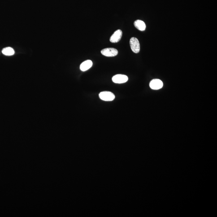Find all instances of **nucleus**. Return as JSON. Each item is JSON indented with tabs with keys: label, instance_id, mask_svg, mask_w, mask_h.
Here are the masks:
<instances>
[{
	"label": "nucleus",
	"instance_id": "f257e3e1",
	"mask_svg": "<svg viewBox=\"0 0 217 217\" xmlns=\"http://www.w3.org/2000/svg\"><path fill=\"white\" fill-rule=\"evenodd\" d=\"M130 45L131 50L135 53H138L140 51L139 41L136 37H132L130 40Z\"/></svg>",
	"mask_w": 217,
	"mask_h": 217
},
{
	"label": "nucleus",
	"instance_id": "f03ea898",
	"mask_svg": "<svg viewBox=\"0 0 217 217\" xmlns=\"http://www.w3.org/2000/svg\"><path fill=\"white\" fill-rule=\"evenodd\" d=\"M99 97L102 100L106 101H112L115 98V95L109 91L101 92L99 94Z\"/></svg>",
	"mask_w": 217,
	"mask_h": 217
},
{
	"label": "nucleus",
	"instance_id": "7ed1b4c3",
	"mask_svg": "<svg viewBox=\"0 0 217 217\" xmlns=\"http://www.w3.org/2000/svg\"><path fill=\"white\" fill-rule=\"evenodd\" d=\"M101 53L107 57H114L118 55V52L114 48H106L101 50Z\"/></svg>",
	"mask_w": 217,
	"mask_h": 217
},
{
	"label": "nucleus",
	"instance_id": "20e7f679",
	"mask_svg": "<svg viewBox=\"0 0 217 217\" xmlns=\"http://www.w3.org/2000/svg\"><path fill=\"white\" fill-rule=\"evenodd\" d=\"M128 78L125 75H117L113 76L112 80L114 83L118 84H122L125 83L128 81Z\"/></svg>",
	"mask_w": 217,
	"mask_h": 217
},
{
	"label": "nucleus",
	"instance_id": "39448f33",
	"mask_svg": "<svg viewBox=\"0 0 217 217\" xmlns=\"http://www.w3.org/2000/svg\"><path fill=\"white\" fill-rule=\"evenodd\" d=\"M122 36V32L121 30H117L110 37V41L113 43H116L120 41Z\"/></svg>",
	"mask_w": 217,
	"mask_h": 217
},
{
	"label": "nucleus",
	"instance_id": "423d86ee",
	"mask_svg": "<svg viewBox=\"0 0 217 217\" xmlns=\"http://www.w3.org/2000/svg\"><path fill=\"white\" fill-rule=\"evenodd\" d=\"M163 84L162 82L160 79H155L151 80L150 83V87L151 89L153 90H158L162 87Z\"/></svg>",
	"mask_w": 217,
	"mask_h": 217
},
{
	"label": "nucleus",
	"instance_id": "0eeeda50",
	"mask_svg": "<svg viewBox=\"0 0 217 217\" xmlns=\"http://www.w3.org/2000/svg\"><path fill=\"white\" fill-rule=\"evenodd\" d=\"M93 65V62L91 60H87L81 64L80 66V69L81 71H85L90 68Z\"/></svg>",
	"mask_w": 217,
	"mask_h": 217
},
{
	"label": "nucleus",
	"instance_id": "6e6552de",
	"mask_svg": "<svg viewBox=\"0 0 217 217\" xmlns=\"http://www.w3.org/2000/svg\"><path fill=\"white\" fill-rule=\"evenodd\" d=\"M134 25L136 28L141 31H145L146 28L145 23L140 20L136 21L134 23Z\"/></svg>",
	"mask_w": 217,
	"mask_h": 217
},
{
	"label": "nucleus",
	"instance_id": "1a4fd4ad",
	"mask_svg": "<svg viewBox=\"0 0 217 217\" xmlns=\"http://www.w3.org/2000/svg\"><path fill=\"white\" fill-rule=\"evenodd\" d=\"M2 52L4 55L7 56H12L15 54V51L11 47L5 48L2 50Z\"/></svg>",
	"mask_w": 217,
	"mask_h": 217
}]
</instances>
